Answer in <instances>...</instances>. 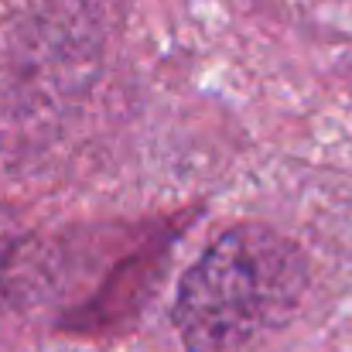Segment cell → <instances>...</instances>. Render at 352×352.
<instances>
[{
	"mask_svg": "<svg viewBox=\"0 0 352 352\" xmlns=\"http://www.w3.org/2000/svg\"><path fill=\"white\" fill-rule=\"evenodd\" d=\"M305 287L301 250L260 223H243L182 277L175 329L188 352H256L294 318Z\"/></svg>",
	"mask_w": 352,
	"mask_h": 352,
	"instance_id": "1",
	"label": "cell"
}]
</instances>
